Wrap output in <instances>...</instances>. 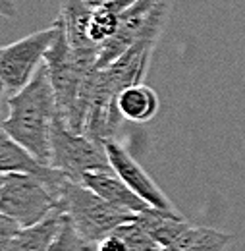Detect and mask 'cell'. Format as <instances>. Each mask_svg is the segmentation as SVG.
I'll return each mask as SVG.
<instances>
[{"instance_id": "cell-16", "label": "cell", "mask_w": 245, "mask_h": 251, "mask_svg": "<svg viewBox=\"0 0 245 251\" xmlns=\"http://www.w3.org/2000/svg\"><path fill=\"white\" fill-rule=\"evenodd\" d=\"M114 234L122 238L129 251H158L160 250V246L147 234V230H145L135 219L120 224V226L114 230Z\"/></svg>"}, {"instance_id": "cell-20", "label": "cell", "mask_w": 245, "mask_h": 251, "mask_svg": "<svg viewBox=\"0 0 245 251\" xmlns=\"http://www.w3.org/2000/svg\"><path fill=\"white\" fill-rule=\"evenodd\" d=\"M0 16H2V18H8V20L18 18L16 0H0Z\"/></svg>"}, {"instance_id": "cell-6", "label": "cell", "mask_w": 245, "mask_h": 251, "mask_svg": "<svg viewBox=\"0 0 245 251\" xmlns=\"http://www.w3.org/2000/svg\"><path fill=\"white\" fill-rule=\"evenodd\" d=\"M58 22V35L52 41L50 49L45 54V66L49 72V79L52 85V91L56 97V106H58V114L64 118V122L74 114L79 91L83 85V79L87 77L89 72H85L79 64L75 62L66 33L62 29L60 20Z\"/></svg>"}, {"instance_id": "cell-17", "label": "cell", "mask_w": 245, "mask_h": 251, "mask_svg": "<svg viewBox=\"0 0 245 251\" xmlns=\"http://www.w3.org/2000/svg\"><path fill=\"white\" fill-rule=\"evenodd\" d=\"M49 251H95V246L77 234L72 220L66 215L60 232H58L56 240L52 242V246L49 248Z\"/></svg>"}, {"instance_id": "cell-15", "label": "cell", "mask_w": 245, "mask_h": 251, "mask_svg": "<svg viewBox=\"0 0 245 251\" xmlns=\"http://www.w3.org/2000/svg\"><path fill=\"white\" fill-rule=\"evenodd\" d=\"M234 242V234L205 226H189L172 246L160 248L158 251H228Z\"/></svg>"}, {"instance_id": "cell-7", "label": "cell", "mask_w": 245, "mask_h": 251, "mask_svg": "<svg viewBox=\"0 0 245 251\" xmlns=\"http://www.w3.org/2000/svg\"><path fill=\"white\" fill-rule=\"evenodd\" d=\"M95 8L85 4L83 0H62L58 20L66 33L70 50L85 72H93L98 60L100 47L93 43L89 37V20Z\"/></svg>"}, {"instance_id": "cell-2", "label": "cell", "mask_w": 245, "mask_h": 251, "mask_svg": "<svg viewBox=\"0 0 245 251\" xmlns=\"http://www.w3.org/2000/svg\"><path fill=\"white\" fill-rule=\"evenodd\" d=\"M68 178L50 182L33 174L10 172L0 184V213L22 228L37 224L54 211H62V188Z\"/></svg>"}, {"instance_id": "cell-22", "label": "cell", "mask_w": 245, "mask_h": 251, "mask_svg": "<svg viewBox=\"0 0 245 251\" xmlns=\"http://www.w3.org/2000/svg\"><path fill=\"white\" fill-rule=\"evenodd\" d=\"M4 91H6V89H4V85L0 83V97H2V93H4Z\"/></svg>"}, {"instance_id": "cell-18", "label": "cell", "mask_w": 245, "mask_h": 251, "mask_svg": "<svg viewBox=\"0 0 245 251\" xmlns=\"http://www.w3.org/2000/svg\"><path fill=\"white\" fill-rule=\"evenodd\" d=\"M20 228H22V226H20L16 220L0 213V251H10L12 240H14V236L18 234Z\"/></svg>"}, {"instance_id": "cell-23", "label": "cell", "mask_w": 245, "mask_h": 251, "mask_svg": "<svg viewBox=\"0 0 245 251\" xmlns=\"http://www.w3.org/2000/svg\"><path fill=\"white\" fill-rule=\"evenodd\" d=\"M2 176H4V174H0V184H2Z\"/></svg>"}, {"instance_id": "cell-8", "label": "cell", "mask_w": 245, "mask_h": 251, "mask_svg": "<svg viewBox=\"0 0 245 251\" xmlns=\"http://www.w3.org/2000/svg\"><path fill=\"white\" fill-rule=\"evenodd\" d=\"M104 149H106V155H108L112 170H114L141 199H145V201H147L151 207H154V209L176 213V207H174L172 201L166 197V193L154 184V180L143 170V166L131 157L116 139L104 141Z\"/></svg>"}, {"instance_id": "cell-5", "label": "cell", "mask_w": 245, "mask_h": 251, "mask_svg": "<svg viewBox=\"0 0 245 251\" xmlns=\"http://www.w3.org/2000/svg\"><path fill=\"white\" fill-rule=\"evenodd\" d=\"M58 35V22L54 20L50 27L35 31L12 43L0 47V83L6 93L22 91L37 74L41 64L45 62V54L50 49L52 41Z\"/></svg>"}, {"instance_id": "cell-13", "label": "cell", "mask_w": 245, "mask_h": 251, "mask_svg": "<svg viewBox=\"0 0 245 251\" xmlns=\"http://www.w3.org/2000/svg\"><path fill=\"white\" fill-rule=\"evenodd\" d=\"M135 220L147 230V234L160 248L172 246L191 226L178 211L172 213V211H160V209H154V207H151L145 213L135 215Z\"/></svg>"}, {"instance_id": "cell-4", "label": "cell", "mask_w": 245, "mask_h": 251, "mask_svg": "<svg viewBox=\"0 0 245 251\" xmlns=\"http://www.w3.org/2000/svg\"><path fill=\"white\" fill-rule=\"evenodd\" d=\"M50 166L74 182H81L89 172L112 170L104 145L85 133L72 131L60 114H56L50 133Z\"/></svg>"}, {"instance_id": "cell-3", "label": "cell", "mask_w": 245, "mask_h": 251, "mask_svg": "<svg viewBox=\"0 0 245 251\" xmlns=\"http://www.w3.org/2000/svg\"><path fill=\"white\" fill-rule=\"evenodd\" d=\"M62 213L68 215L77 234L93 246L112 234L120 224L135 219V213L108 203L81 182L70 178L62 188Z\"/></svg>"}, {"instance_id": "cell-11", "label": "cell", "mask_w": 245, "mask_h": 251, "mask_svg": "<svg viewBox=\"0 0 245 251\" xmlns=\"http://www.w3.org/2000/svg\"><path fill=\"white\" fill-rule=\"evenodd\" d=\"M10 172L33 174L50 182H60L64 178H68L60 170H54L52 166L39 162L0 127V174H10Z\"/></svg>"}, {"instance_id": "cell-19", "label": "cell", "mask_w": 245, "mask_h": 251, "mask_svg": "<svg viewBox=\"0 0 245 251\" xmlns=\"http://www.w3.org/2000/svg\"><path fill=\"white\" fill-rule=\"evenodd\" d=\"M95 251H129L125 242H123L120 236H116L114 232L108 234L106 238H102L97 246H95Z\"/></svg>"}, {"instance_id": "cell-14", "label": "cell", "mask_w": 245, "mask_h": 251, "mask_svg": "<svg viewBox=\"0 0 245 251\" xmlns=\"http://www.w3.org/2000/svg\"><path fill=\"white\" fill-rule=\"evenodd\" d=\"M116 104H118L122 118L135 122V124H145L153 120L160 108L158 95L154 93V89L143 83L123 89L116 99Z\"/></svg>"}, {"instance_id": "cell-21", "label": "cell", "mask_w": 245, "mask_h": 251, "mask_svg": "<svg viewBox=\"0 0 245 251\" xmlns=\"http://www.w3.org/2000/svg\"><path fill=\"white\" fill-rule=\"evenodd\" d=\"M85 4H89L91 8H100V6H104V4H108V2H112V0H83Z\"/></svg>"}, {"instance_id": "cell-1", "label": "cell", "mask_w": 245, "mask_h": 251, "mask_svg": "<svg viewBox=\"0 0 245 251\" xmlns=\"http://www.w3.org/2000/svg\"><path fill=\"white\" fill-rule=\"evenodd\" d=\"M8 110L0 127L39 162L50 166V133L58 106L45 62L22 91L8 99Z\"/></svg>"}, {"instance_id": "cell-12", "label": "cell", "mask_w": 245, "mask_h": 251, "mask_svg": "<svg viewBox=\"0 0 245 251\" xmlns=\"http://www.w3.org/2000/svg\"><path fill=\"white\" fill-rule=\"evenodd\" d=\"M64 219L66 213L54 211L37 224L20 228L12 240L10 251H49L60 232Z\"/></svg>"}, {"instance_id": "cell-9", "label": "cell", "mask_w": 245, "mask_h": 251, "mask_svg": "<svg viewBox=\"0 0 245 251\" xmlns=\"http://www.w3.org/2000/svg\"><path fill=\"white\" fill-rule=\"evenodd\" d=\"M158 2L160 0H137L131 8L123 12L116 33L100 47V54L95 64V70H102L114 60H118L125 50H129L145 35L149 20Z\"/></svg>"}, {"instance_id": "cell-10", "label": "cell", "mask_w": 245, "mask_h": 251, "mask_svg": "<svg viewBox=\"0 0 245 251\" xmlns=\"http://www.w3.org/2000/svg\"><path fill=\"white\" fill-rule=\"evenodd\" d=\"M81 184L93 189L97 195H100L108 203H112L120 209H125L129 213L139 215V213H145L151 209V205L145 199H141L114 170L89 172L81 178Z\"/></svg>"}]
</instances>
